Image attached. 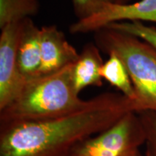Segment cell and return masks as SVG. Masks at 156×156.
I'll use <instances>...</instances> for the list:
<instances>
[{
  "label": "cell",
  "mask_w": 156,
  "mask_h": 156,
  "mask_svg": "<svg viewBox=\"0 0 156 156\" xmlns=\"http://www.w3.org/2000/svg\"><path fill=\"white\" fill-rule=\"evenodd\" d=\"M134 101L118 93L88 99L81 108L51 119L0 125V156H69L76 146L114 125Z\"/></svg>",
  "instance_id": "obj_1"
},
{
  "label": "cell",
  "mask_w": 156,
  "mask_h": 156,
  "mask_svg": "<svg viewBox=\"0 0 156 156\" xmlns=\"http://www.w3.org/2000/svg\"><path fill=\"white\" fill-rule=\"evenodd\" d=\"M103 62L101 50L95 43H88L84 46L72 69L74 87L78 93L87 87L102 86L101 70Z\"/></svg>",
  "instance_id": "obj_9"
},
{
  "label": "cell",
  "mask_w": 156,
  "mask_h": 156,
  "mask_svg": "<svg viewBox=\"0 0 156 156\" xmlns=\"http://www.w3.org/2000/svg\"><path fill=\"white\" fill-rule=\"evenodd\" d=\"M145 132L138 113L124 115L114 125L84 140L69 156H142Z\"/></svg>",
  "instance_id": "obj_4"
},
{
  "label": "cell",
  "mask_w": 156,
  "mask_h": 156,
  "mask_svg": "<svg viewBox=\"0 0 156 156\" xmlns=\"http://www.w3.org/2000/svg\"><path fill=\"white\" fill-rule=\"evenodd\" d=\"M138 114L145 132V153L148 156H156V112L145 111Z\"/></svg>",
  "instance_id": "obj_13"
},
{
  "label": "cell",
  "mask_w": 156,
  "mask_h": 156,
  "mask_svg": "<svg viewBox=\"0 0 156 156\" xmlns=\"http://www.w3.org/2000/svg\"><path fill=\"white\" fill-rule=\"evenodd\" d=\"M77 20L86 19L96 14L112 0H72Z\"/></svg>",
  "instance_id": "obj_14"
},
{
  "label": "cell",
  "mask_w": 156,
  "mask_h": 156,
  "mask_svg": "<svg viewBox=\"0 0 156 156\" xmlns=\"http://www.w3.org/2000/svg\"><path fill=\"white\" fill-rule=\"evenodd\" d=\"M40 9L38 0H0V29L31 18Z\"/></svg>",
  "instance_id": "obj_11"
},
{
  "label": "cell",
  "mask_w": 156,
  "mask_h": 156,
  "mask_svg": "<svg viewBox=\"0 0 156 156\" xmlns=\"http://www.w3.org/2000/svg\"><path fill=\"white\" fill-rule=\"evenodd\" d=\"M108 56V59L103 62L101 70L103 80L116 87L120 91V93L130 100L135 101V92L133 85L122 60L114 54Z\"/></svg>",
  "instance_id": "obj_10"
},
{
  "label": "cell",
  "mask_w": 156,
  "mask_h": 156,
  "mask_svg": "<svg viewBox=\"0 0 156 156\" xmlns=\"http://www.w3.org/2000/svg\"><path fill=\"white\" fill-rule=\"evenodd\" d=\"M113 3L116 4H126V2H128L129 0H112Z\"/></svg>",
  "instance_id": "obj_15"
},
{
  "label": "cell",
  "mask_w": 156,
  "mask_h": 156,
  "mask_svg": "<svg viewBox=\"0 0 156 156\" xmlns=\"http://www.w3.org/2000/svg\"><path fill=\"white\" fill-rule=\"evenodd\" d=\"M134 21L156 23V0H140L132 4L108 3L96 14L74 23L69 31L73 34L94 33L112 23Z\"/></svg>",
  "instance_id": "obj_6"
},
{
  "label": "cell",
  "mask_w": 156,
  "mask_h": 156,
  "mask_svg": "<svg viewBox=\"0 0 156 156\" xmlns=\"http://www.w3.org/2000/svg\"><path fill=\"white\" fill-rule=\"evenodd\" d=\"M106 27L137 37L156 50V28L154 27L148 26L138 21L114 23Z\"/></svg>",
  "instance_id": "obj_12"
},
{
  "label": "cell",
  "mask_w": 156,
  "mask_h": 156,
  "mask_svg": "<svg viewBox=\"0 0 156 156\" xmlns=\"http://www.w3.org/2000/svg\"><path fill=\"white\" fill-rule=\"evenodd\" d=\"M23 21L1 29L0 35V111L12 102L28 80L20 71L17 49Z\"/></svg>",
  "instance_id": "obj_5"
},
{
  "label": "cell",
  "mask_w": 156,
  "mask_h": 156,
  "mask_svg": "<svg viewBox=\"0 0 156 156\" xmlns=\"http://www.w3.org/2000/svg\"><path fill=\"white\" fill-rule=\"evenodd\" d=\"M101 51L114 54L122 60L135 92L138 113L156 112V50L132 35L106 27L94 32Z\"/></svg>",
  "instance_id": "obj_3"
},
{
  "label": "cell",
  "mask_w": 156,
  "mask_h": 156,
  "mask_svg": "<svg viewBox=\"0 0 156 156\" xmlns=\"http://www.w3.org/2000/svg\"><path fill=\"white\" fill-rule=\"evenodd\" d=\"M17 62L20 71L26 80L40 76L41 28L31 18L23 20L17 49Z\"/></svg>",
  "instance_id": "obj_8"
},
{
  "label": "cell",
  "mask_w": 156,
  "mask_h": 156,
  "mask_svg": "<svg viewBox=\"0 0 156 156\" xmlns=\"http://www.w3.org/2000/svg\"><path fill=\"white\" fill-rule=\"evenodd\" d=\"M145 156H148V155H147V154H146V153H145Z\"/></svg>",
  "instance_id": "obj_16"
},
{
  "label": "cell",
  "mask_w": 156,
  "mask_h": 156,
  "mask_svg": "<svg viewBox=\"0 0 156 156\" xmlns=\"http://www.w3.org/2000/svg\"><path fill=\"white\" fill-rule=\"evenodd\" d=\"M80 54L56 25L41 28V75H49L75 63Z\"/></svg>",
  "instance_id": "obj_7"
},
{
  "label": "cell",
  "mask_w": 156,
  "mask_h": 156,
  "mask_svg": "<svg viewBox=\"0 0 156 156\" xmlns=\"http://www.w3.org/2000/svg\"><path fill=\"white\" fill-rule=\"evenodd\" d=\"M73 64L27 81L18 96L0 111V125L57 118L85 106L87 100L80 98L74 87Z\"/></svg>",
  "instance_id": "obj_2"
}]
</instances>
